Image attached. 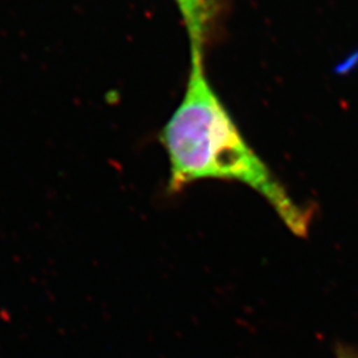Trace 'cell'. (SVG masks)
Instances as JSON below:
<instances>
[{"label": "cell", "instance_id": "1", "mask_svg": "<svg viewBox=\"0 0 358 358\" xmlns=\"http://www.w3.org/2000/svg\"><path fill=\"white\" fill-rule=\"evenodd\" d=\"M170 161V192L199 179L238 180L263 195L296 235L307 234L309 213L294 203L250 148L210 85L201 52H192L186 93L162 131Z\"/></svg>", "mask_w": 358, "mask_h": 358}, {"label": "cell", "instance_id": "2", "mask_svg": "<svg viewBox=\"0 0 358 358\" xmlns=\"http://www.w3.org/2000/svg\"><path fill=\"white\" fill-rule=\"evenodd\" d=\"M176 3L190 38L192 52L202 53L215 15V0H176Z\"/></svg>", "mask_w": 358, "mask_h": 358}, {"label": "cell", "instance_id": "3", "mask_svg": "<svg viewBox=\"0 0 358 358\" xmlns=\"http://www.w3.org/2000/svg\"><path fill=\"white\" fill-rule=\"evenodd\" d=\"M341 358H349V357H346V356H343V357Z\"/></svg>", "mask_w": 358, "mask_h": 358}]
</instances>
